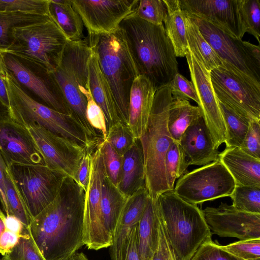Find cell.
Instances as JSON below:
<instances>
[{
	"mask_svg": "<svg viewBox=\"0 0 260 260\" xmlns=\"http://www.w3.org/2000/svg\"><path fill=\"white\" fill-rule=\"evenodd\" d=\"M235 186L233 177L218 159L184 174L178 179L173 191L185 201L198 205L230 197Z\"/></svg>",
	"mask_w": 260,
	"mask_h": 260,
	"instance_id": "8fae6325",
	"label": "cell"
},
{
	"mask_svg": "<svg viewBox=\"0 0 260 260\" xmlns=\"http://www.w3.org/2000/svg\"><path fill=\"white\" fill-rule=\"evenodd\" d=\"M138 224L133 226L129 234L123 260H140L138 251Z\"/></svg>",
	"mask_w": 260,
	"mask_h": 260,
	"instance_id": "f907efd6",
	"label": "cell"
},
{
	"mask_svg": "<svg viewBox=\"0 0 260 260\" xmlns=\"http://www.w3.org/2000/svg\"><path fill=\"white\" fill-rule=\"evenodd\" d=\"M0 260H4L3 258H0Z\"/></svg>",
	"mask_w": 260,
	"mask_h": 260,
	"instance_id": "94428289",
	"label": "cell"
},
{
	"mask_svg": "<svg viewBox=\"0 0 260 260\" xmlns=\"http://www.w3.org/2000/svg\"><path fill=\"white\" fill-rule=\"evenodd\" d=\"M69 260H88V259L84 253L77 252Z\"/></svg>",
	"mask_w": 260,
	"mask_h": 260,
	"instance_id": "680465c9",
	"label": "cell"
},
{
	"mask_svg": "<svg viewBox=\"0 0 260 260\" xmlns=\"http://www.w3.org/2000/svg\"><path fill=\"white\" fill-rule=\"evenodd\" d=\"M4 78V69L0 58V100L9 108V99Z\"/></svg>",
	"mask_w": 260,
	"mask_h": 260,
	"instance_id": "11a10c76",
	"label": "cell"
},
{
	"mask_svg": "<svg viewBox=\"0 0 260 260\" xmlns=\"http://www.w3.org/2000/svg\"><path fill=\"white\" fill-rule=\"evenodd\" d=\"M6 215L0 209V237L6 230Z\"/></svg>",
	"mask_w": 260,
	"mask_h": 260,
	"instance_id": "6f0895ef",
	"label": "cell"
},
{
	"mask_svg": "<svg viewBox=\"0 0 260 260\" xmlns=\"http://www.w3.org/2000/svg\"><path fill=\"white\" fill-rule=\"evenodd\" d=\"M185 15L197 24L222 61L260 84L259 45L232 37L202 19Z\"/></svg>",
	"mask_w": 260,
	"mask_h": 260,
	"instance_id": "7c38bea8",
	"label": "cell"
},
{
	"mask_svg": "<svg viewBox=\"0 0 260 260\" xmlns=\"http://www.w3.org/2000/svg\"><path fill=\"white\" fill-rule=\"evenodd\" d=\"M173 99L192 100L199 103L197 92L191 81L180 73H177L169 83Z\"/></svg>",
	"mask_w": 260,
	"mask_h": 260,
	"instance_id": "bcb514c9",
	"label": "cell"
},
{
	"mask_svg": "<svg viewBox=\"0 0 260 260\" xmlns=\"http://www.w3.org/2000/svg\"><path fill=\"white\" fill-rule=\"evenodd\" d=\"M4 181L7 204V212L6 215L16 217L26 228H28L33 218L17 189L8 169L5 174Z\"/></svg>",
	"mask_w": 260,
	"mask_h": 260,
	"instance_id": "e575fe53",
	"label": "cell"
},
{
	"mask_svg": "<svg viewBox=\"0 0 260 260\" xmlns=\"http://www.w3.org/2000/svg\"><path fill=\"white\" fill-rule=\"evenodd\" d=\"M102 151L107 176L117 187L121 176L122 155L106 140L102 142Z\"/></svg>",
	"mask_w": 260,
	"mask_h": 260,
	"instance_id": "60d3db41",
	"label": "cell"
},
{
	"mask_svg": "<svg viewBox=\"0 0 260 260\" xmlns=\"http://www.w3.org/2000/svg\"><path fill=\"white\" fill-rule=\"evenodd\" d=\"M50 169L76 181L80 161L87 148L35 125L27 128Z\"/></svg>",
	"mask_w": 260,
	"mask_h": 260,
	"instance_id": "5bb4252c",
	"label": "cell"
},
{
	"mask_svg": "<svg viewBox=\"0 0 260 260\" xmlns=\"http://www.w3.org/2000/svg\"><path fill=\"white\" fill-rule=\"evenodd\" d=\"M238 7L242 34L252 35L259 44V0H238Z\"/></svg>",
	"mask_w": 260,
	"mask_h": 260,
	"instance_id": "d590c367",
	"label": "cell"
},
{
	"mask_svg": "<svg viewBox=\"0 0 260 260\" xmlns=\"http://www.w3.org/2000/svg\"><path fill=\"white\" fill-rule=\"evenodd\" d=\"M21 235L6 229L0 237V253L4 256L9 253L17 244Z\"/></svg>",
	"mask_w": 260,
	"mask_h": 260,
	"instance_id": "816d5d0a",
	"label": "cell"
},
{
	"mask_svg": "<svg viewBox=\"0 0 260 260\" xmlns=\"http://www.w3.org/2000/svg\"><path fill=\"white\" fill-rule=\"evenodd\" d=\"M102 142L92 153L89 180L84 199V244L88 249L95 250L110 247L112 244L104 228L101 214L102 186L107 175Z\"/></svg>",
	"mask_w": 260,
	"mask_h": 260,
	"instance_id": "4fadbf2b",
	"label": "cell"
},
{
	"mask_svg": "<svg viewBox=\"0 0 260 260\" xmlns=\"http://www.w3.org/2000/svg\"><path fill=\"white\" fill-rule=\"evenodd\" d=\"M2 258L4 260H46L32 238L29 228H25L17 244Z\"/></svg>",
	"mask_w": 260,
	"mask_h": 260,
	"instance_id": "74e56055",
	"label": "cell"
},
{
	"mask_svg": "<svg viewBox=\"0 0 260 260\" xmlns=\"http://www.w3.org/2000/svg\"><path fill=\"white\" fill-rule=\"evenodd\" d=\"M184 15L188 49L210 72L222 65V61L203 36L197 24L184 13Z\"/></svg>",
	"mask_w": 260,
	"mask_h": 260,
	"instance_id": "1f68e13d",
	"label": "cell"
},
{
	"mask_svg": "<svg viewBox=\"0 0 260 260\" xmlns=\"http://www.w3.org/2000/svg\"><path fill=\"white\" fill-rule=\"evenodd\" d=\"M13 37L5 52L36 62L50 72L59 66L68 41L51 19L16 28Z\"/></svg>",
	"mask_w": 260,
	"mask_h": 260,
	"instance_id": "52a82bcc",
	"label": "cell"
},
{
	"mask_svg": "<svg viewBox=\"0 0 260 260\" xmlns=\"http://www.w3.org/2000/svg\"><path fill=\"white\" fill-rule=\"evenodd\" d=\"M88 72L92 96L104 113L108 129L120 120L112 93L101 70L97 55L92 50L88 61Z\"/></svg>",
	"mask_w": 260,
	"mask_h": 260,
	"instance_id": "cb8c5ba5",
	"label": "cell"
},
{
	"mask_svg": "<svg viewBox=\"0 0 260 260\" xmlns=\"http://www.w3.org/2000/svg\"><path fill=\"white\" fill-rule=\"evenodd\" d=\"M189 166H204L218 159L211 135L203 117L185 130L179 142Z\"/></svg>",
	"mask_w": 260,
	"mask_h": 260,
	"instance_id": "ffe728a7",
	"label": "cell"
},
{
	"mask_svg": "<svg viewBox=\"0 0 260 260\" xmlns=\"http://www.w3.org/2000/svg\"><path fill=\"white\" fill-rule=\"evenodd\" d=\"M172 100L169 84L156 89L146 129L139 139L144 155L145 187L153 199L170 190L166 180L164 162L167 152L174 141L168 128Z\"/></svg>",
	"mask_w": 260,
	"mask_h": 260,
	"instance_id": "277c9868",
	"label": "cell"
},
{
	"mask_svg": "<svg viewBox=\"0 0 260 260\" xmlns=\"http://www.w3.org/2000/svg\"><path fill=\"white\" fill-rule=\"evenodd\" d=\"M157 217L158 222V243L157 249L152 260H177L170 244L164 226L157 214Z\"/></svg>",
	"mask_w": 260,
	"mask_h": 260,
	"instance_id": "c3c4849f",
	"label": "cell"
},
{
	"mask_svg": "<svg viewBox=\"0 0 260 260\" xmlns=\"http://www.w3.org/2000/svg\"><path fill=\"white\" fill-rule=\"evenodd\" d=\"M10 117L9 109L0 100V118Z\"/></svg>",
	"mask_w": 260,
	"mask_h": 260,
	"instance_id": "9f6ffc18",
	"label": "cell"
},
{
	"mask_svg": "<svg viewBox=\"0 0 260 260\" xmlns=\"http://www.w3.org/2000/svg\"><path fill=\"white\" fill-rule=\"evenodd\" d=\"M158 243L157 217L154 200L149 197L138 223V251L140 260H152Z\"/></svg>",
	"mask_w": 260,
	"mask_h": 260,
	"instance_id": "484cf974",
	"label": "cell"
},
{
	"mask_svg": "<svg viewBox=\"0 0 260 260\" xmlns=\"http://www.w3.org/2000/svg\"><path fill=\"white\" fill-rule=\"evenodd\" d=\"M92 49L87 40L68 41L58 68L52 73L59 85L72 114L93 141L101 142L102 136L86 118V98L90 94L88 61Z\"/></svg>",
	"mask_w": 260,
	"mask_h": 260,
	"instance_id": "8992f818",
	"label": "cell"
},
{
	"mask_svg": "<svg viewBox=\"0 0 260 260\" xmlns=\"http://www.w3.org/2000/svg\"><path fill=\"white\" fill-rule=\"evenodd\" d=\"M85 194L76 181L65 177L54 200L33 218L29 232L46 260H69L84 245Z\"/></svg>",
	"mask_w": 260,
	"mask_h": 260,
	"instance_id": "6da1fadb",
	"label": "cell"
},
{
	"mask_svg": "<svg viewBox=\"0 0 260 260\" xmlns=\"http://www.w3.org/2000/svg\"><path fill=\"white\" fill-rule=\"evenodd\" d=\"M8 169L32 218L54 200L66 177L45 165L13 164Z\"/></svg>",
	"mask_w": 260,
	"mask_h": 260,
	"instance_id": "30bf717a",
	"label": "cell"
},
{
	"mask_svg": "<svg viewBox=\"0 0 260 260\" xmlns=\"http://www.w3.org/2000/svg\"><path fill=\"white\" fill-rule=\"evenodd\" d=\"M210 76L219 102L244 118L260 121L259 83L224 61Z\"/></svg>",
	"mask_w": 260,
	"mask_h": 260,
	"instance_id": "9c48e42d",
	"label": "cell"
},
{
	"mask_svg": "<svg viewBox=\"0 0 260 260\" xmlns=\"http://www.w3.org/2000/svg\"><path fill=\"white\" fill-rule=\"evenodd\" d=\"M145 186L128 196L123 206L110 247L111 260H117L122 245L126 240L131 229L138 224L149 198Z\"/></svg>",
	"mask_w": 260,
	"mask_h": 260,
	"instance_id": "7402d4cb",
	"label": "cell"
},
{
	"mask_svg": "<svg viewBox=\"0 0 260 260\" xmlns=\"http://www.w3.org/2000/svg\"><path fill=\"white\" fill-rule=\"evenodd\" d=\"M144 159L139 139L122 155L121 176L117 187L128 197L145 186Z\"/></svg>",
	"mask_w": 260,
	"mask_h": 260,
	"instance_id": "d4e9b609",
	"label": "cell"
},
{
	"mask_svg": "<svg viewBox=\"0 0 260 260\" xmlns=\"http://www.w3.org/2000/svg\"><path fill=\"white\" fill-rule=\"evenodd\" d=\"M87 40L97 55L120 120L127 125L130 90L139 74L122 33L118 29L109 34L88 35Z\"/></svg>",
	"mask_w": 260,
	"mask_h": 260,
	"instance_id": "5b68a950",
	"label": "cell"
},
{
	"mask_svg": "<svg viewBox=\"0 0 260 260\" xmlns=\"http://www.w3.org/2000/svg\"><path fill=\"white\" fill-rule=\"evenodd\" d=\"M184 13L202 19L226 34L242 39L238 0H179Z\"/></svg>",
	"mask_w": 260,
	"mask_h": 260,
	"instance_id": "d6986e66",
	"label": "cell"
},
{
	"mask_svg": "<svg viewBox=\"0 0 260 260\" xmlns=\"http://www.w3.org/2000/svg\"><path fill=\"white\" fill-rule=\"evenodd\" d=\"M202 211L212 235L240 240L260 239V214L243 212L222 202Z\"/></svg>",
	"mask_w": 260,
	"mask_h": 260,
	"instance_id": "e0dca14e",
	"label": "cell"
},
{
	"mask_svg": "<svg viewBox=\"0 0 260 260\" xmlns=\"http://www.w3.org/2000/svg\"><path fill=\"white\" fill-rule=\"evenodd\" d=\"M127 198L112 183L106 175L102 186L101 214L104 228L112 242L114 232Z\"/></svg>",
	"mask_w": 260,
	"mask_h": 260,
	"instance_id": "83f0119b",
	"label": "cell"
},
{
	"mask_svg": "<svg viewBox=\"0 0 260 260\" xmlns=\"http://www.w3.org/2000/svg\"><path fill=\"white\" fill-rule=\"evenodd\" d=\"M25 228L23 223L16 217L6 216V229L21 235Z\"/></svg>",
	"mask_w": 260,
	"mask_h": 260,
	"instance_id": "db71d44e",
	"label": "cell"
},
{
	"mask_svg": "<svg viewBox=\"0 0 260 260\" xmlns=\"http://www.w3.org/2000/svg\"><path fill=\"white\" fill-rule=\"evenodd\" d=\"M0 58L4 70L30 97L56 111L72 114L51 72L36 62L7 52L1 53Z\"/></svg>",
	"mask_w": 260,
	"mask_h": 260,
	"instance_id": "ba28073f",
	"label": "cell"
},
{
	"mask_svg": "<svg viewBox=\"0 0 260 260\" xmlns=\"http://www.w3.org/2000/svg\"><path fill=\"white\" fill-rule=\"evenodd\" d=\"M139 0H71L88 35L109 34L119 29L133 13Z\"/></svg>",
	"mask_w": 260,
	"mask_h": 260,
	"instance_id": "9a60e30c",
	"label": "cell"
},
{
	"mask_svg": "<svg viewBox=\"0 0 260 260\" xmlns=\"http://www.w3.org/2000/svg\"><path fill=\"white\" fill-rule=\"evenodd\" d=\"M190 75L198 99L205 123L211 135L214 147L224 143L225 129L218 101L211 82L210 72L201 59L188 49L185 56Z\"/></svg>",
	"mask_w": 260,
	"mask_h": 260,
	"instance_id": "2e32d148",
	"label": "cell"
},
{
	"mask_svg": "<svg viewBox=\"0 0 260 260\" xmlns=\"http://www.w3.org/2000/svg\"><path fill=\"white\" fill-rule=\"evenodd\" d=\"M218 104L225 129V147L240 148L251 121L239 116L219 101Z\"/></svg>",
	"mask_w": 260,
	"mask_h": 260,
	"instance_id": "d6a6232c",
	"label": "cell"
},
{
	"mask_svg": "<svg viewBox=\"0 0 260 260\" xmlns=\"http://www.w3.org/2000/svg\"><path fill=\"white\" fill-rule=\"evenodd\" d=\"M219 160L229 171L236 185L260 187V159L239 147H225L219 154Z\"/></svg>",
	"mask_w": 260,
	"mask_h": 260,
	"instance_id": "603a6c76",
	"label": "cell"
},
{
	"mask_svg": "<svg viewBox=\"0 0 260 260\" xmlns=\"http://www.w3.org/2000/svg\"><path fill=\"white\" fill-rule=\"evenodd\" d=\"M49 0H0V12L20 11L49 15Z\"/></svg>",
	"mask_w": 260,
	"mask_h": 260,
	"instance_id": "b9f144b4",
	"label": "cell"
},
{
	"mask_svg": "<svg viewBox=\"0 0 260 260\" xmlns=\"http://www.w3.org/2000/svg\"><path fill=\"white\" fill-rule=\"evenodd\" d=\"M7 170L8 166L0 151V203L6 214L7 212V204L4 180Z\"/></svg>",
	"mask_w": 260,
	"mask_h": 260,
	"instance_id": "f5cc1de1",
	"label": "cell"
},
{
	"mask_svg": "<svg viewBox=\"0 0 260 260\" xmlns=\"http://www.w3.org/2000/svg\"><path fill=\"white\" fill-rule=\"evenodd\" d=\"M156 90L144 76L139 75L133 82L129 93L127 125L136 140L145 132Z\"/></svg>",
	"mask_w": 260,
	"mask_h": 260,
	"instance_id": "44dd1931",
	"label": "cell"
},
{
	"mask_svg": "<svg viewBox=\"0 0 260 260\" xmlns=\"http://www.w3.org/2000/svg\"><path fill=\"white\" fill-rule=\"evenodd\" d=\"M202 117L198 106L191 105L186 100L173 98L168 119V128L173 140L179 142L187 127Z\"/></svg>",
	"mask_w": 260,
	"mask_h": 260,
	"instance_id": "f546056e",
	"label": "cell"
},
{
	"mask_svg": "<svg viewBox=\"0 0 260 260\" xmlns=\"http://www.w3.org/2000/svg\"><path fill=\"white\" fill-rule=\"evenodd\" d=\"M260 121L252 120L240 147L247 154L260 159Z\"/></svg>",
	"mask_w": 260,
	"mask_h": 260,
	"instance_id": "7dc6e473",
	"label": "cell"
},
{
	"mask_svg": "<svg viewBox=\"0 0 260 260\" xmlns=\"http://www.w3.org/2000/svg\"><path fill=\"white\" fill-rule=\"evenodd\" d=\"M94 150L86 149L80 161L76 175V181L85 191L89 183L92 153Z\"/></svg>",
	"mask_w": 260,
	"mask_h": 260,
	"instance_id": "681fc988",
	"label": "cell"
},
{
	"mask_svg": "<svg viewBox=\"0 0 260 260\" xmlns=\"http://www.w3.org/2000/svg\"><path fill=\"white\" fill-rule=\"evenodd\" d=\"M223 247L242 260L260 258V239L239 240Z\"/></svg>",
	"mask_w": 260,
	"mask_h": 260,
	"instance_id": "ee69618b",
	"label": "cell"
},
{
	"mask_svg": "<svg viewBox=\"0 0 260 260\" xmlns=\"http://www.w3.org/2000/svg\"><path fill=\"white\" fill-rule=\"evenodd\" d=\"M167 8L163 0H140L134 14L154 25L164 24Z\"/></svg>",
	"mask_w": 260,
	"mask_h": 260,
	"instance_id": "ab89813d",
	"label": "cell"
},
{
	"mask_svg": "<svg viewBox=\"0 0 260 260\" xmlns=\"http://www.w3.org/2000/svg\"><path fill=\"white\" fill-rule=\"evenodd\" d=\"M251 260H260V258L256 259H251Z\"/></svg>",
	"mask_w": 260,
	"mask_h": 260,
	"instance_id": "91938a15",
	"label": "cell"
},
{
	"mask_svg": "<svg viewBox=\"0 0 260 260\" xmlns=\"http://www.w3.org/2000/svg\"><path fill=\"white\" fill-rule=\"evenodd\" d=\"M49 13L68 41L83 39L84 25L71 0H49Z\"/></svg>",
	"mask_w": 260,
	"mask_h": 260,
	"instance_id": "4316f807",
	"label": "cell"
},
{
	"mask_svg": "<svg viewBox=\"0 0 260 260\" xmlns=\"http://www.w3.org/2000/svg\"><path fill=\"white\" fill-rule=\"evenodd\" d=\"M230 197L232 200V206L237 209L260 214V187L236 185Z\"/></svg>",
	"mask_w": 260,
	"mask_h": 260,
	"instance_id": "8d00e7d4",
	"label": "cell"
},
{
	"mask_svg": "<svg viewBox=\"0 0 260 260\" xmlns=\"http://www.w3.org/2000/svg\"><path fill=\"white\" fill-rule=\"evenodd\" d=\"M190 260H242L211 240L202 244Z\"/></svg>",
	"mask_w": 260,
	"mask_h": 260,
	"instance_id": "7bdbcfd3",
	"label": "cell"
},
{
	"mask_svg": "<svg viewBox=\"0 0 260 260\" xmlns=\"http://www.w3.org/2000/svg\"><path fill=\"white\" fill-rule=\"evenodd\" d=\"M165 172L168 186L173 190L177 179L187 172L188 165L179 142L173 141L165 158Z\"/></svg>",
	"mask_w": 260,
	"mask_h": 260,
	"instance_id": "836d02e7",
	"label": "cell"
},
{
	"mask_svg": "<svg viewBox=\"0 0 260 260\" xmlns=\"http://www.w3.org/2000/svg\"><path fill=\"white\" fill-rule=\"evenodd\" d=\"M106 140L121 155L136 141L128 125L120 121L114 123L107 129Z\"/></svg>",
	"mask_w": 260,
	"mask_h": 260,
	"instance_id": "f35d334b",
	"label": "cell"
},
{
	"mask_svg": "<svg viewBox=\"0 0 260 260\" xmlns=\"http://www.w3.org/2000/svg\"><path fill=\"white\" fill-rule=\"evenodd\" d=\"M119 29L139 75L148 79L156 89L169 84L179 73L178 64L164 24H153L133 12L122 21Z\"/></svg>",
	"mask_w": 260,
	"mask_h": 260,
	"instance_id": "7a4b0ae2",
	"label": "cell"
},
{
	"mask_svg": "<svg viewBox=\"0 0 260 260\" xmlns=\"http://www.w3.org/2000/svg\"><path fill=\"white\" fill-rule=\"evenodd\" d=\"M49 15L24 12H0V54L13 41L14 29L51 19Z\"/></svg>",
	"mask_w": 260,
	"mask_h": 260,
	"instance_id": "4dcf8cb0",
	"label": "cell"
},
{
	"mask_svg": "<svg viewBox=\"0 0 260 260\" xmlns=\"http://www.w3.org/2000/svg\"><path fill=\"white\" fill-rule=\"evenodd\" d=\"M153 200L177 259L190 260L202 244L212 239L202 210L181 199L173 190Z\"/></svg>",
	"mask_w": 260,
	"mask_h": 260,
	"instance_id": "3957f363",
	"label": "cell"
},
{
	"mask_svg": "<svg viewBox=\"0 0 260 260\" xmlns=\"http://www.w3.org/2000/svg\"><path fill=\"white\" fill-rule=\"evenodd\" d=\"M86 118L90 126L102 136L103 141L107 135L106 122L101 108L94 101L91 93L87 96Z\"/></svg>",
	"mask_w": 260,
	"mask_h": 260,
	"instance_id": "f6af8a7d",
	"label": "cell"
},
{
	"mask_svg": "<svg viewBox=\"0 0 260 260\" xmlns=\"http://www.w3.org/2000/svg\"><path fill=\"white\" fill-rule=\"evenodd\" d=\"M0 151L8 166L13 164L45 165L28 129L11 117L0 118Z\"/></svg>",
	"mask_w": 260,
	"mask_h": 260,
	"instance_id": "ac0fdd59",
	"label": "cell"
},
{
	"mask_svg": "<svg viewBox=\"0 0 260 260\" xmlns=\"http://www.w3.org/2000/svg\"><path fill=\"white\" fill-rule=\"evenodd\" d=\"M167 8L164 21L166 33L176 57H185L188 50L184 13L179 0H163Z\"/></svg>",
	"mask_w": 260,
	"mask_h": 260,
	"instance_id": "f1b7e54d",
	"label": "cell"
}]
</instances>
